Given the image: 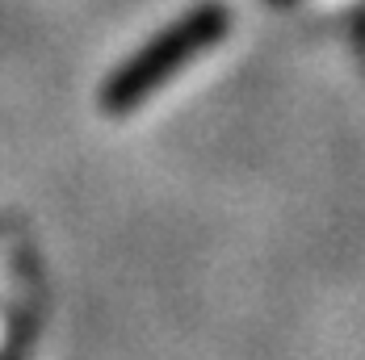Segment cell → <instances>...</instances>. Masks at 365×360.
<instances>
[{"label": "cell", "mask_w": 365, "mask_h": 360, "mask_svg": "<svg viewBox=\"0 0 365 360\" xmlns=\"http://www.w3.org/2000/svg\"><path fill=\"white\" fill-rule=\"evenodd\" d=\"M227 30H231V13L222 4H202L193 13H185L181 21H173L155 42H147L143 51L110 80L106 109L126 113V109L143 105L164 80H173L185 63H193L202 51H210L219 38H227Z\"/></svg>", "instance_id": "1"}]
</instances>
